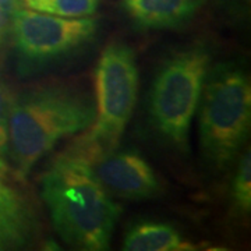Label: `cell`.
<instances>
[{
    "label": "cell",
    "instance_id": "obj_10",
    "mask_svg": "<svg viewBox=\"0 0 251 251\" xmlns=\"http://www.w3.org/2000/svg\"><path fill=\"white\" fill-rule=\"evenodd\" d=\"M123 249L126 251H183L196 250L197 247L171 225L143 222L134 225L126 233Z\"/></svg>",
    "mask_w": 251,
    "mask_h": 251
},
{
    "label": "cell",
    "instance_id": "obj_1",
    "mask_svg": "<svg viewBox=\"0 0 251 251\" xmlns=\"http://www.w3.org/2000/svg\"><path fill=\"white\" fill-rule=\"evenodd\" d=\"M41 197L63 242L80 250H108L122 208L85 158L70 150L59 155L41 179Z\"/></svg>",
    "mask_w": 251,
    "mask_h": 251
},
{
    "label": "cell",
    "instance_id": "obj_15",
    "mask_svg": "<svg viewBox=\"0 0 251 251\" xmlns=\"http://www.w3.org/2000/svg\"><path fill=\"white\" fill-rule=\"evenodd\" d=\"M7 173H10L9 165L6 163V161H4L3 158H0V176H3V175H7Z\"/></svg>",
    "mask_w": 251,
    "mask_h": 251
},
{
    "label": "cell",
    "instance_id": "obj_14",
    "mask_svg": "<svg viewBox=\"0 0 251 251\" xmlns=\"http://www.w3.org/2000/svg\"><path fill=\"white\" fill-rule=\"evenodd\" d=\"M20 7L18 0H0V49L11 35L14 16Z\"/></svg>",
    "mask_w": 251,
    "mask_h": 251
},
{
    "label": "cell",
    "instance_id": "obj_9",
    "mask_svg": "<svg viewBox=\"0 0 251 251\" xmlns=\"http://www.w3.org/2000/svg\"><path fill=\"white\" fill-rule=\"evenodd\" d=\"M208 0H123L125 13L143 29H171L188 23Z\"/></svg>",
    "mask_w": 251,
    "mask_h": 251
},
{
    "label": "cell",
    "instance_id": "obj_7",
    "mask_svg": "<svg viewBox=\"0 0 251 251\" xmlns=\"http://www.w3.org/2000/svg\"><path fill=\"white\" fill-rule=\"evenodd\" d=\"M99 181L110 194L127 200L159 196L161 181L152 166L133 150H115L92 163Z\"/></svg>",
    "mask_w": 251,
    "mask_h": 251
},
{
    "label": "cell",
    "instance_id": "obj_8",
    "mask_svg": "<svg viewBox=\"0 0 251 251\" xmlns=\"http://www.w3.org/2000/svg\"><path fill=\"white\" fill-rule=\"evenodd\" d=\"M10 173L0 176V250L27 247L34 242L38 230L35 211L13 186Z\"/></svg>",
    "mask_w": 251,
    "mask_h": 251
},
{
    "label": "cell",
    "instance_id": "obj_2",
    "mask_svg": "<svg viewBox=\"0 0 251 251\" xmlns=\"http://www.w3.org/2000/svg\"><path fill=\"white\" fill-rule=\"evenodd\" d=\"M95 119V100L69 85H42L13 97L9 159L18 179L64 138L84 133Z\"/></svg>",
    "mask_w": 251,
    "mask_h": 251
},
{
    "label": "cell",
    "instance_id": "obj_6",
    "mask_svg": "<svg viewBox=\"0 0 251 251\" xmlns=\"http://www.w3.org/2000/svg\"><path fill=\"white\" fill-rule=\"evenodd\" d=\"M98 20L59 17L20 7L14 16L11 38L21 73H34L75 53L94 41Z\"/></svg>",
    "mask_w": 251,
    "mask_h": 251
},
{
    "label": "cell",
    "instance_id": "obj_13",
    "mask_svg": "<svg viewBox=\"0 0 251 251\" xmlns=\"http://www.w3.org/2000/svg\"><path fill=\"white\" fill-rule=\"evenodd\" d=\"M11 103V91L0 80V158L3 159H9V119Z\"/></svg>",
    "mask_w": 251,
    "mask_h": 251
},
{
    "label": "cell",
    "instance_id": "obj_3",
    "mask_svg": "<svg viewBox=\"0 0 251 251\" xmlns=\"http://www.w3.org/2000/svg\"><path fill=\"white\" fill-rule=\"evenodd\" d=\"M197 110L204 158L215 171H226L242 152L250 133L249 75L234 63L211 66Z\"/></svg>",
    "mask_w": 251,
    "mask_h": 251
},
{
    "label": "cell",
    "instance_id": "obj_12",
    "mask_svg": "<svg viewBox=\"0 0 251 251\" xmlns=\"http://www.w3.org/2000/svg\"><path fill=\"white\" fill-rule=\"evenodd\" d=\"M230 201L233 205L234 214L246 215L251 211V155L250 150L240 155V159L236 166Z\"/></svg>",
    "mask_w": 251,
    "mask_h": 251
},
{
    "label": "cell",
    "instance_id": "obj_5",
    "mask_svg": "<svg viewBox=\"0 0 251 251\" xmlns=\"http://www.w3.org/2000/svg\"><path fill=\"white\" fill-rule=\"evenodd\" d=\"M212 53L201 42L180 48L159 66L150 91L148 110L155 130L177 151L186 152Z\"/></svg>",
    "mask_w": 251,
    "mask_h": 251
},
{
    "label": "cell",
    "instance_id": "obj_11",
    "mask_svg": "<svg viewBox=\"0 0 251 251\" xmlns=\"http://www.w3.org/2000/svg\"><path fill=\"white\" fill-rule=\"evenodd\" d=\"M23 9L59 17H90L97 13L100 0H18Z\"/></svg>",
    "mask_w": 251,
    "mask_h": 251
},
{
    "label": "cell",
    "instance_id": "obj_4",
    "mask_svg": "<svg viewBox=\"0 0 251 251\" xmlns=\"http://www.w3.org/2000/svg\"><path fill=\"white\" fill-rule=\"evenodd\" d=\"M134 50L125 42H110L95 69V119L70 151L91 165L119 148L138 95Z\"/></svg>",
    "mask_w": 251,
    "mask_h": 251
}]
</instances>
